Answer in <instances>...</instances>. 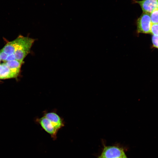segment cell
<instances>
[{
	"instance_id": "2e32d148",
	"label": "cell",
	"mask_w": 158,
	"mask_h": 158,
	"mask_svg": "<svg viewBox=\"0 0 158 158\" xmlns=\"http://www.w3.org/2000/svg\"><path fill=\"white\" fill-rule=\"evenodd\" d=\"M98 158H101L100 156H99Z\"/></svg>"
},
{
	"instance_id": "e0dca14e",
	"label": "cell",
	"mask_w": 158,
	"mask_h": 158,
	"mask_svg": "<svg viewBox=\"0 0 158 158\" xmlns=\"http://www.w3.org/2000/svg\"><path fill=\"white\" fill-rule=\"evenodd\" d=\"M1 59L0 56V62L1 61Z\"/></svg>"
},
{
	"instance_id": "7a4b0ae2",
	"label": "cell",
	"mask_w": 158,
	"mask_h": 158,
	"mask_svg": "<svg viewBox=\"0 0 158 158\" xmlns=\"http://www.w3.org/2000/svg\"><path fill=\"white\" fill-rule=\"evenodd\" d=\"M137 32L138 33H150L152 22L150 14L143 13L136 21Z\"/></svg>"
},
{
	"instance_id": "8fae6325",
	"label": "cell",
	"mask_w": 158,
	"mask_h": 158,
	"mask_svg": "<svg viewBox=\"0 0 158 158\" xmlns=\"http://www.w3.org/2000/svg\"><path fill=\"white\" fill-rule=\"evenodd\" d=\"M150 33L153 35L158 37V23L152 24Z\"/></svg>"
},
{
	"instance_id": "5b68a950",
	"label": "cell",
	"mask_w": 158,
	"mask_h": 158,
	"mask_svg": "<svg viewBox=\"0 0 158 158\" xmlns=\"http://www.w3.org/2000/svg\"><path fill=\"white\" fill-rule=\"evenodd\" d=\"M133 1L140 6L143 13L150 14L158 8V0H133Z\"/></svg>"
},
{
	"instance_id": "9a60e30c",
	"label": "cell",
	"mask_w": 158,
	"mask_h": 158,
	"mask_svg": "<svg viewBox=\"0 0 158 158\" xmlns=\"http://www.w3.org/2000/svg\"><path fill=\"white\" fill-rule=\"evenodd\" d=\"M119 158H128L126 156L125 154L124 155H123V156Z\"/></svg>"
},
{
	"instance_id": "277c9868",
	"label": "cell",
	"mask_w": 158,
	"mask_h": 158,
	"mask_svg": "<svg viewBox=\"0 0 158 158\" xmlns=\"http://www.w3.org/2000/svg\"><path fill=\"white\" fill-rule=\"evenodd\" d=\"M36 121L42 129L50 135L54 140L56 139L58 131L47 118L43 116L40 118H37Z\"/></svg>"
},
{
	"instance_id": "5bb4252c",
	"label": "cell",
	"mask_w": 158,
	"mask_h": 158,
	"mask_svg": "<svg viewBox=\"0 0 158 158\" xmlns=\"http://www.w3.org/2000/svg\"><path fill=\"white\" fill-rule=\"evenodd\" d=\"M15 60H16L15 55L14 54H13L8 55V56L6 60V61H12Z\"/></svg>"
},
{
	"instance_id": "4fadbf2b",
	"label": "cell",
	"mask_w": 158,
	"mask_h": 158,
	"mask_svg": "<svg viewBox=\"0 0 158 158\" xmlns=\"http://www.w3.org/2000/svg\"><path fill=\"white\" fill-rule=\"evenodd\" d=\"M152 41L153 46L158 49V37L153 35Z\"/></svg>"
},
{
	"instance_id": "7c38bea8",
	"label": "cell",
	"mask_w": 158,
	"mask_h": 158,
	"mask_svg": "<svg viewBox=\"0 0 158 158\" xmlns=\"http://www.w3.org/2000/svg\"><path fill=\"white\" fill-rule=\"evenodd\" d=\"M8 55L5 53L2 49L0 50V56L1 60L4 63L6 62V60Z\"/></svg>"
},
{
	"instance_id": "30bf717a",
	"label": "cell",
	"mask_w": 158,
	"mask_h": 158,
	"mask_svg": "<svg viewBox=\"0 0 158 158\" xmlns=\"http://www.w3.org/2000/svg\"><path fill=\"white\" fill-rule=\"evenodd\" d=\"M150 16L152 23H158V8L150 13Z\"/></svg>"
},
{
	"instance_id": "6da1fadb",
	"label": "cell",
	"mask_w": 158,
	"mask_h": 158,
	"mask_svg": "<svg viewBox=\"0 0 158 158\" xmlns=\"http://www.w3.org/2000/svg\"><path fill=\"white\" fill-rule=\"evenodd\" d=\"M35 40L28 37L21 36L20 42L14 53L16 59L23 63L26 56L30 52Z\"/></svg>"
},
{
	"instance_id": "52a82bcc",
	"label": "cell",
	"mask_w": 158,
	"mask_h": 158,
	"mask_svg": "<svg viewBox=\"0 0 158 158\" xmlns=\"http://www.w3.org/2000/svg\"><path fill=\"white\" fill-rule=\"evenodd\" d=\"M21 35L14 40L7 43L2 49L8 55L14 54L21 39Z\"/></svg>"
},
{
	"instance_id": "3957f363",
	"label": "cell",
	"mask_w": 158,
	"mask_h": 158,
	"mask_svg": "<svg viewBox=\"0 0 158 158\" xmlns=\"http://www.w3.org/2000/svg\"><path fill=\"white\" fill-rule=\"evenodd\" d=\"M125 154L123 149L118 146H105L100 157L101 158H119Z\"/></svg>"
},
{
	"instance_id": "ba28073f",
	"label": "cell",
	"mask_w": 158,
	"mask_h": 158,
	"mask_svg": "<svg viewBox=\"0 0 158 158\" xmlns=\"http://www.w3.org/2000/svg\"><path fill=\"white\" fill-rule=\"evenodd\" d=\"M2 70L0 73V79H5L15 78L18 75L12 71L4 63L2 64Z\"/></svg>"
},
{
	"instance_id": "8992f818",
	"label": "cell",
	"mask_w": 158,
	"mask_h": 158,
	"mask_svg": "<svg viewBox=\"0 0 158 158\" xmlns=\"http://www.w3.org/2000/svg\"><path fill=\"white\" fill-rule=\"evenodd\" d=\"M44 116L51 122L58 131L64 126L63 119L54 111L45 112L44 114Z\"/></svg>"
},
{
	"instance_id": "9c48e42d",
	"label": "cell",
	"mask_w": 158,
	"mask_h": 158,
	"mask_svg": "<svg viewBox=\"0 0 158 158\" xmlns=\"http://www.w3.org/2000/svg\"><path fill=\"white\" fill-rule=\"evenodd\" d=\"M4 63L12 71L18 75L23 63L15 60L6 61Z\"/></svg>"
}]
</instances>
